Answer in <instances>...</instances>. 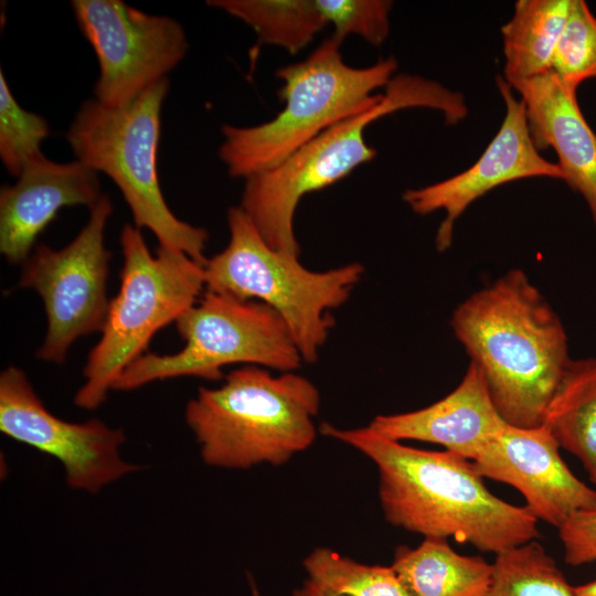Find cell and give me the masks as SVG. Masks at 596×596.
Listing matches in <instances>:
<instances>
[{
    "label": "cell",
    "mask_w": 596,
    "mask_h": 596,
    "mask_svg": "<svg viewBox=\"0 0 596 596\" xmlns=\"http://www.w3.org/2000/svg\"><path fill=\"white\" fill-rule=\"evenodd\" d=\"M573 0H518L501 28L504 79H526L551 71L552 57Z\"/></svg>",
    "instance_id": "19"
},
{
    "label": "cell",
    "mask_w": 596,
    "mask_h": 596,
    "mask_svg": "<svg viewBox=\"0 0 596 596\" xmlns=\"http://www.w3.org/2000/svg\"><path fill=\"white\" fill-rule=\"evenodd\" d=\"M543 425L582 462L596 490V358L570 361Z\"/></svg>",
    "instance_id": "20"
},
{
    "label": "cell",
    "mask_w": 596,
    "mask_h": 596,
    "mask_svg": "<svg viewBox=\"0 0 596 596\" xmlns=\"http://www.w3.org/2000/svg\"><path fill=\"white\" fill-rule=\"evenodd\" d=\"M111 213V200L104 194L71 243L60 249L39 244L22 264L19 286L40 295L46 315L40 360L61 364L78 338L103 330L110 301L105 230Z\"/></svg>",
    "instance_id": "10"
},
{
    "label": "cell",
    "mask_w": 596,
    "mask_h": 596,
    "mask_svg": "<svg viewBox=\"0 0 596 596\" xmlns=\"http://www.w3.org/2000/svg\"><path fill=\"white\" fill-rule=\"evenodd\" d=\"M575 596H596V579L586 584L573 586Z\"/></svg>",
    "instance_id": "29"
},
{
    "label": "cell",
    "mask_w": 596,
    "mask_h": 596,
    "mask_svg": "<svg viewBox=\"0 0 596 596\" xmlns=\"http://www.w3.org/2000/svg\"><path fill=\"white\" fill-rule=\"evenodd\" d=\"M451 327L510 425L535 428L571 361L564 327L520 269L509 270L453 313Z\"/></svg>",
    "instance_id": "2"
},
{
    "label": "cell",
    "mask_w": 596,
    "mask_h": 596,
    "mask_svg": "<svg viewBox=\"0 0 596 596\" xmlns=\"http://www.w3.org/2000/svg\"><path fill=\"white\" fill-rule=\"evenodd\" d=\"M341 41L326 39L306 60L279 67L284 108L251 127L224 125L219 157L244 180L272 169L331 126L375 106L397 67L390 57L368 67L344 63Z\"/></svg>",
    "instance_id": "5"
},
{
    "label": "cell",
    "mask_w": 596,
    "mask_h": 596,
    "mask_svg": "<svg viewBox=\"0 0 596 596\" xmlns=\"http://www.w3.org/2000/svg\"><path fill=\"white\" fill-rule=\"evenodd\" d=\"M558 534L568 565L596 562V509L572 515L558 528Z\"/></svg>",
    "instance_id": "27"
},
{
    "label": "cell",
    "mask_w": 596,
    "mask_h": 596,
    "mask_svg": "<svg viewBox=\"0 0 596 596\" xmlns=\"http://www.w3.org/2000/svg\"><path fill=\"white\" fill-rule=\"evenodd\" d=\"M119 241L120 287L109 301L102 337L87 356L84 384L74 397L84 409L99 407L124 370L143 355L155 333L194 306L205 288L202 264L161 246L152 255L137 226L125 225Z\"/></svg>",
    "instance_id": "8"
},
{
    "label": "cell",
    "mask_w": 596,
    "mask_h": 596,
    "mask_svg": "<svg viewBox=\"0 0 596 596\" xmlns=\"http://www.w3.org/2000/svg\"><path fill=\"white\" fill-rule=\"evenodd\" d=\"M327 24L333 25V38L343 41L359 35L372 45H381L390 32L392 1L386 0H316Z\"/></svg>",
    "instance_id": "26"
},
{
    "label": "cell",
    "mask_w": 596,
    "mask_h": 596,
    "mask_svg": "<svg viewBox=\"0 0 596 596\" xmlns=\"http://www.w3.org/2000/svg\"><path fill=\"white\" fill-rule=\"evenodd\" d=\"M175 326L184 347L172 354L145 353L124 370L114 390L182 376L216 381L231 364L294 372L304 362L285 321L257 300L206 290Z\"/></svg>",
    "instance_id": "9"
},
{
    "label": "cell",
    "mask_w": 596,
    "mask_h": 596,
    "mask_svg": "<svg viewBox=\"0 0 596 596\" xmlns=\"http://www.w3.org/2000/svg\"><path fill=\"white\" fill-rule=\"evenodd\" d=\"M505 424L481 371L470 362L458 386L441 400L413 412L377 415L366 427L391 440L437 444L473 461Z\"/></svg>",
    "instance_id": "16"
},
{
    "label": "cell",
    "mask_w": 596,
    "mask_h": 596,
    "mask_svg": "<svg viewBox=\"0 0 596 596\" xmlns=\"http://www.w3.org/2000/svg\"><path fill=\"white\" fill-rule=\"evenodd\" d=\"M560 448L544 425L507 423L472 464L482 478L515 488L538 521L558 529L572 515L596 509V490L570 470Z\"/></svg>",
    "instance_id": "14"
},
{
    "label": "cell",
    "mask_w": 596,
    "mask_h": 596,
    "mask_svg": "<svg viewBox=\"0 0 596 596\" xmlns=\"http://www.w3.org/2000/svg\"><path fill=\"white\" fill-rule=\"evenodd\" d=\"M411 596H488L492 563L457 553L446 539L396 549L391 564Z\"/></svg>",
    "instance_id": "18"
},
{
    "label": "cell",
    "mask_w": 596,
    "mask_h": 596,
    "mask_svg": "<svg viewBox=\"0 0 596 596\" xmlns=\"http://www.w3.org/2000/svg\"><path fill=\"white\" fill-rule=\"evenodd\" d=\"M50 132L43 116L20 106L0 70V159L7 171L18 178L43 155L41 146Z\"/></svg>",
    "instance_id": "24"
},
{
    "label": "cell",
    "mask_w": 596,
    "mask_h": 596,
    "mask_svg": "<svg viewBox=\"0 0 596 596\" xmlns=\"http://www.w3.org/2000/svg\"><path fill=\"white\" fill-rule=\"evenodd\" d=\"M230 240L203 265L205 288L237 300H257L285 321L304 362L313 363L334 324L332 310L350 298L364 267L349 263L315 272L299 255L277 251L238 206L227 210Z\"/></svg>",
    "instance_id": "7"
},
{
    "label": "cell",
    "mask_w": 596,
    "mask_h": 596,
    "mask_svg": "<svg viewBox=\"0 0 596 596\" xmlns=\"http://www.w3.org/2000/svg\"><path fill=\"white\" fill-rule=\"evenodd\" d=\"M76 23L98 62L95 99L118 108L131 103L184 58L189 43L171 17L121 0L71 1Z\"/></svg>",
    "instance_id": "11"
},
{
    "label": "cell",
    "mask_w": 596,
    "mask_h": 596,
    "mask_svg": "<svg viewBox=\"0 0 596 596\" xmlns=\"http://www.w3.org/2000/svg\"><path fill=\"white\" fill-rule=\"evenodd\" d=\"M488 596H575L554 558L535 540L496 555Z\"/></svg>",
    "instance_id": "23"
},
{
    "label": "cell",
    "mask_w": 596,
    "mask_h": 596,
    "mask_svg": "<svg viewBox=\"0 0 596 596\" xmlns=\"http://www.w3.org/2000/svg\"><path fill=\"white\" fill-rule=\"evenodd\" d=\"M320 393L294 372L274 375L244 365L215 387H200L185 407V422L211 467L280 466L316 439Z\"/></svg>",
    "instance_id": "3"
},
{
    "label": "cell",
    "mask_w": 596,
    "mask_h": 596,
    "mask_svg": "<svg viewBox=\"0 0 596 596\" xmlns=\"http://www.w3.org/2000/svg\"><path fill=\"white\" fill-rule=\"evenodd\" d=\"M508 84L525 105L535 148L555 150L563 181L584 198L596 222V134L578 106L576 91L565 86L552 71Z\"/></svg>",
    "instance_id": "17"
},
{
    "label": "cell",
    "mask_w": 596,
    "mask_h": 596,
    "mask_svg": "<svg viewBox=\"0 0 596 596\" xmlns=\"http://www.w3.org/2000/svg\"><path fill=\"white\" fill-rule=\"evenodd\" d=\"M302 565L330 596H411L391 565L363 564L329 547L315 549Z\"/></svg>",
    "instance_id": "22"
},
{
    "label": "cell",
    "mask_w": 596,
    "mask_h": 596,
    "mask_svg": "<svg viewBox=\"0 0 596 596\" xmlns=\"http://www.w3.org/2000/svg\"><path fill=\"white\" fill-rule=\"evenodd\" d=\"M249 585H251L253 596H259L258 590H257L255 584L252 581V577H249Z\"/></svg>",
    "instance_id": "30"
},
{
    "label": "cell",
    "mask_w": 596,
    "mask_h": 596,
    "mask_svg": "<svg viewBox=\"0 0 596 596\" xmlns=\"http://www.w3.org/2000/svg\"><path fill=\"white\" fill-rule=\"evenodd\" d=\"M497 84L505 104V116L478 161L449 179L403 193L404 202L419 215L445 211L435 240L439 252L451 245L455 222L464 211L492 189L531 177L564 180L560 166L544 159L535 148L523 100L514 97L503 77L498 76Z\"/></svg>",
    "instance_id": "13"
},
{
    "label": "cell",
    "mask_w": 596,
    "mask_h": 596,
    "mask_svg": "<svg viewBox=\"0 0 596 596\" xmlns=\"http://www.w3.org/2000/svg\"><path fill=\"white\" fill-rule=\"evenodd\" d=\"M292 596H330L318 585L309 581L308 578L304 584L294 590Z\"/></svg>",
    "instance_id": "28"
},
{
    "label": "cell",
    "mask_w": 596,
    "mask_h": 596,
    "mask_svg": "<svg viewBox=\"0 0 596 596\" xmlns=\"http://www.w3.org/2000/svg\"><path fill=\"white\" fill-rule=\"evenodd\" d=\"M104 193L95 171L74 160L56 162L44 155L29 163L13 185L0 191V252L23 264L40 233L66 206L89 210Z\"/></svg>",
    "instance_id": "15"
},
{
    "label": "cell",
    "mask_w": 596,
    "mask_h": 596,
    "mask_svg": "<svg viewBox=\"0 0 596 596\" xmlns=\"http://www.w3.org/2000/svg\"><path fill=\"white\" fill-rule=\"evenodd\" d=\"M0 430L58 460L66 483L74 490L95 494L139 469L120 454L126 441L123 429L97 418L73 423L55 416L24 371L13 365L0 375Z\"/></svg>",
    "instance_id": "12"
},
{
    "label": "cell",
    "mask_w": 596,
    "mask_h": 596,
    "mask_svg": "<svg viewBox=\"0 0 596 596\" xmlns=\"http://www.w3.org/2000/svg\"><path fill=\"white\" fill-rule=\"evenodd\" d=\"M411 107L439 110L448 124L462 120L468 113L460 93L421 76L400 74L391 78L375 106L331 126L278 166L245 179L240 207L265 242L299 255L294 219L302 196L373 160L376 150L366 143L365 128L382 116Z\"/></svg>",
    "instance_id": "4"
},
{
    "label": "cell",
    "mask_w": 596,
    "mask_h": 596,
    "mask_svg": "<svg viewBox=\"0 0 596 596\" xmlns=\"http://www.w3.org/2000/svg\"><path fill=\"white\" fill-rule=\"evenodd\" d=\"M219 9L247 24L262 44L297 54L327 25L316 0H210Z\"/></svg>",
    "instance_id": "21"
},
{
    "label": "cell",
    "mask_w": 596,
    "mask_h": 596,
    "mask_svg": "<svg viewBox=\"0 0 596 596\" xmlns=\"http://www.w3.org/2000/svg\"><path fill=\"white\" fill-rule=\"evenodd\" d=\"M319 432L371 459L379 472V498L387 522L424 538H453L496 555L540 536L525 507L494 496L472 461L449 450L409 447L368 427Z\"/></svg>",
    "instance_id": "1"
},
{
    "label": "cell",
    "mask_w": 596,
    "mask_h": 596,
    "mask_svg": "<svg viewBox=\"0 0 596 596\" xmlns=\"http://www.w3.org/2000/svg\"><path fill=\"white\" fill-rule=\"evenodd\" d=\"M551 71L574 91L583 82L596 78V15L584 0H573Z\"/></svg>",
    "instance_id": "25"
},
{
    "label": "cell",
    "mask_w": 596,
    "mask_h": 596,
    "mask_svg": "<svg viewBox=\"0 0 596 596\" xmlns=\"http://www.w3.org/2000/svg\"><path fill=\"white\" fill-rule=\"evenodd\" d=\"M169 87L168 77L163 78L118 108L86 99L65 138L77 161L116 184L135 226L149 230L159 246L180 251L204 265L207 231L180 220L159 184L161 111Z\"/></svg>",
    "instance_id": "6"
}]
</instances>
